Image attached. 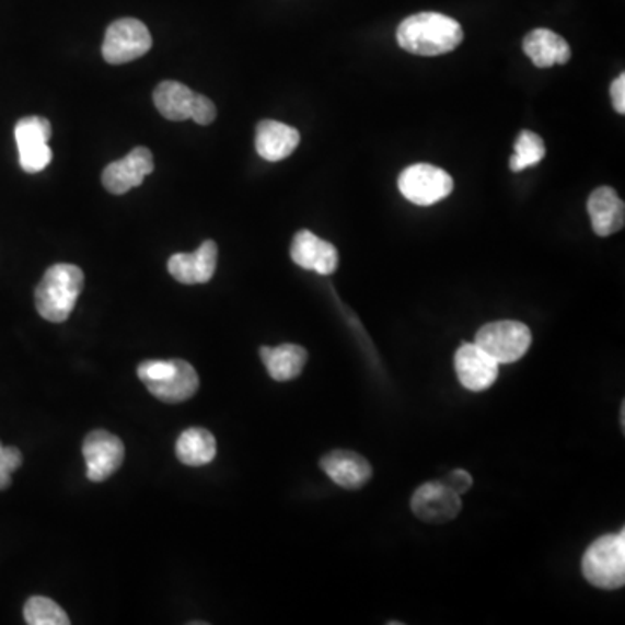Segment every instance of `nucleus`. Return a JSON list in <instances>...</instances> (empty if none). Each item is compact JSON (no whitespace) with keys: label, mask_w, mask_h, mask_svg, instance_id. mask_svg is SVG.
Masks as SVG:
<instances>
[{"label":"nucleus","mask_w":625,"mask_h":625,"mask_svg":"<svg viewBox=\"0 0 625 625\" xmlns=\"http://www.w3.org/2000/svg\"><path fill=\"white\" fill-rule=\"evenodd\" d=\"M462 38L461 23L440 13L414 14L405 18L396 30V40L402 49L426 58L452 53L461 46Z\"/></svg>","instance_id":"obj_1"},{"label":"nucleus","mask_w":625,"mask_h":625,"mask_svg":"<svg viewBox=\"0 0 625 625\" xmlns=\"http://www.w3.org/2000/svg\"><path fill=\"white\" fill-rule=\"evenodd\" d=\"M84 289V274L76 265L50 266L35 289L38 315L50 324H63L72 315L77 299Z\"/></svg>","instance_id":"obj_2"},{"label":"nucleus","mask_w":625,"mask_h":625,"mask_svg":"<svg viewBox=\"0 0 625 625\" xmlns=\"http://www.w3.org/2000/svg\"><path fill=\"white\" fill-rule=\"evenodd\" d=\"M138 378L151 395L165 403L192 398L200 387L197 370L185 360H148L138 367Z\"/></svg>","instance_id":"obj_3"},{"label":"nucleus","mask_w":625,"mask_h":625,"mask_svg":"<svg viewBox=\"0 0 625 625\" xmlns=\"http://www.w3.org/2000/svg\"><path fill=\"white\" fill-rule=\"evenodd\" d=\"M582 574L594 588H622L625 583V532L597 539L582 558Z\"/></svg>","instance_id":"obj_4"},{"label":"nucleus","mask_w":625,"mask_h":625,"mask_svg":"<svg viewBox=\"0 0 625 625\" xmlns=\"http://www.w3.org/2000/svg\"><path fill=\"white\" fill-rule=\"evenodd\" d=\"M153 103L160 114L173 123L194 120L200 126H209L218 115V109L209 97L194 93L192 89L174 80H165L157 85Z\"/></svg>","instance_id":"obj_5"},{"label":"nucleus","mask_w":625,"mask_h":625,"mask_svg":"<svg viewBox=\"0 0 625 625\" xmlns=\"http://www.w3.org/2000/svg\"><path fill=\"white\" fill-rule=\"evenodd\" d=\"M475 343L499 363H514L529 351L532 332L521 322L502 320L483 325L476 334Z\"/></svg>","instance_id":"obj_6"},{"label":"nucleus","mask_w":625,"mask_h":625,"mask_svg":"<svg viewBox=\"0 0 625 625\" xmlns=\"http://www.w3.org/2000/svg\"><path fill=\"white\" fill-rule=\"evenodd\" d=\"M151 34L143 22L136 18H123L106 30L103 58L109 65H124L147 55L151 49Z\"/></svg>","instance_id":"obj_7"},{"label":"nucleus","mask_w":625,"mask_h":625,"mask_svg":"<svg viewBox=\"0 0 625 625\" xmlns=\"http://www.w3.org/2000/svg\"><path fill=\"white\" fill-rule=\"evenodd\" d=\"M403 197L416 206H432L445 200L453 192V180L443 169L416 164L405 169L398 177Z\"/></svg>","instance_id":"obj_8"},{"label":"nucleus","mask_w":625,"mask_h":625,"mask_svg":"<svg viewBox=\"0 0 625 625\" xmlns=\"http://www.w3.org/2000/svg\"><path fill=\"white\" fill-rule=\"evenodd\" d=\"M53 127L49 120L37 115L22 118L14 127L20 165L25 173H40L53 160V151L49 148V139Z\"/></svg>","instance_id":"obj_9"},{"label":"nucleus","mask_w":625,"mask_h":625,"mask_svg":"<svg viewBox=\"0 0 625 625\" xmlns=\"http://www.w3.org/2000/svg\"><path fill=\"white\" fill-rule=\"evenodd\" d=\"M82 453L85 459V475L91 482L100 483L120 470L126 458V447L123 440L112 432L96 429L85 437Z\"/></svg>","instance_id":"obj_10"},{"label":"nucleus","mask_w":625,"mask_h":625,"mask_svg":"<svg viewBox=\"0 0 625 625\" xmlns=\"http://www.w3.org/2000/svg\"><path fill=\"white\" fill-rule=\"evenodd\" d=\"M453 363L462 386L475 393L494 386L499 375V361L476 343H464L455 352Z\"/></svg>","instance_id":"obj_11"},{"label":"nucleus","mask_w":625,"mask_h":625,"mask_svg":"<svg viewBox=\"0 0 625 625\" xmlns=\"http://www.w3.org/2000/svg\"><path fill=\"white\" fill-rule=\"evenodd\" d=\"M410 508L426 523H447L461 512V496L445 487L440 479L428 482L412 496Z\"/></svg>","instance_id":"obj_12"},{"label":"nucleus","mask_w":625,"mask_h":625,"mask_svg":"<svg viewBox=\"0 0 625 625\" xmlns=\"http://www.w3.org/2000/svg\"><path fill=\"white\" fill-rule=\"evenodd\" d=\"M153 169H155L153 153L148 148L138 147L123 160L112 162L103 171L101 181L109 194L124 195L129 189L143 185L144 177L153 173Z\"/></svg>","instance_id":"obj_13"},{"label":"nucleus","mask_w":625,"mask_h":625,"mask_svg":"<svg viewBox=\"0 0 625 625\" xmlns=\"http://www.w3.org/2000/svg\"><path fill=\"white\" fill-rule=\"evenodd\" d=\"M290 257L299 268L316 271L319 275H332L339 266L337 248L310 230L296 233L290 245Z\"/></svg>","instance_id":"obj_14"},{"label":"nucleus","mask_w":625,"mask_h":625,"mask_svg":"<svg viewBox=\"0 0 625 625\" xmlns=\"http://www.w3.org/2000/svg\"><path fill=\"white\" fill-rule=\"evenodd\" d=\"M218 266V245L212 240H206L192 254H174L167 263L169 274L180 283L197 286L212 280Z\"/></svg>","instance_id":"obj_15"},{"label":"nucleus","mask_w":625,"mask_h":625,"mask_svg":"<svg viewBox=\"0 0 625 625\" xmlns=\"http://www.w3.org/2000/svg\"><path fill=\"white\" fill-rule=\"evenodd\" d=\"M320 467L332 482L348 490H358L372 478V466L360 453L334 450L320 461Z\"/></svg>","instance_id":"obj_16"},{"label":"nucleus","mask_w":625,"mask_h":625,"mask_svg":"<svg viewBox=\"0 0 625 625\" xmlns=\"http://www.w3.org/2000/svg\"><path fill=\"white\" fill-rule=\"evenodd\" d=\"M588 212L592 230L598 236H610L624 228V201L610 186H601L592 192L588 200Z\"/></svg>","instance_id":"obj_17"},{"label":"nucleus","mask_w":625,"mask_h":625,"mask_svg":"<svg viewBox=\"0 0 625 625\" xmlns=\"http://www.w3.org/2000/svg\"><path fill=\"white\" fill-rule=\"evenodd\" d=\"M301 135L294 127L277 120H263L257 124L256 150L261 159L268 162H280L294 153L299 147Z\"/></svg>","instance_id":"obj_18"},{"label":"nucleus","mask_w":625,"mask_h":625,"mask_svg":"<svg viewBox=\"0 0 625 625\" xmlns=\"http://www.w3.org/2000/svg\"><path fill=\"white\" fill-rule=\"evenodd\" d=\"M523 50L537 68L567 65L571 58V49L567 40L547 28L532 30L523 40Z\"/></svg>","instance_id":"obj_19"},{"label":"nucleus","mask_w":625,"mask_h":625,"mask_svg":"<svg viewBox=\"0 0 625 625\" xmlns=\"http://www.w3.org/2000/svg\"><path fill=\"white\" fill-rule=\"evenodd\" d=\"M261 360L268 370L269 378L277 382L294 381L302 374L306 366L308 351L298 345H280L277 348L263 346L259 349Z\"/></svg>","instance_id":"obj_20"},{"label":"nucleus","mask_w":625,"mask_h":625,"mask_svg":"<svg viewBox=\"0 0 625 625\" xmlns=\"http://www.w3.org/2000/svg\"><path fill=\"white\" fill-rule=\"evenodd\" d=\"M216 452V438L207 429L189 428L177 438L176 455L185 466H207L215 461Z\"/></svg>","instance_id":"obj_21"},{"label":"nucleus","mask_w":625,"mask_h":625,"mask_svg":"<svg viewBox=\"0 0 625 625\" xmlns=\"http://www.w3.org/2000/svg\"><path fill=\"white\" fill-rule=\"evenodd\" d=\"M546 157V144L541 136L532 130H521L514 143V153L509 159L512 173H521L525 169L537 165Z\"/></svg>","instance_id":"obj_22"},{"label":"nucleus","mask_w":625,"mask_h":625,"mask_svg":"<svg viewBox=\"0 0 625 625\" xmlns=\"http://www.w3.org/2000/svg\"><path fill=\"white\" fill-rule=\"evenodd\" d=\"M25 621L30 625H68V618L65 610L59 606L55 601L49 598L34 597L26 601Z\"/></svg>","instance_id":"obj_23"},{"label":"nucleus","mask_w":625,"mask_h":625,"mask_svg":"<svg viewBox=\"0 0 625 625\" xmlns=\"http://www.w3.org/2000/svg\"><path fill=\"white\" fill-rule=\"evenodd\" d=\"M23 455L16 447H4L0 443V490L11 485V475L22 466Z\"/></svg>","instance_id":"obj_24"},{"label":"nucleus","mask_w":625,"mask_h":625,"mask_svg":"<svg viewBox=\"0 0 625 625\" xmlns=\"http://www.w3.org/2000/svg\"><path fill=\"white\" fill-rule=\"evenodd\" d=\"M440 482L445 487H449L450 490L455 491L458 496L466 494L473 487V476L464 470H453L452 473H449L445 478H441Z\"/></svg>","instance_id":"obj_25"},{"label":"nucleus","mask_w":625,"mask_h":625,"mask_svg":"<svg viewBox=\"0 0 625 625\" xmlns=\"http://www.w3.org/2000/svg\"><path fill=\"white\" fill-rule=\"evenodd\" d=\"M610 94H612L613 108L618 114H625V76L621 73L617 79L613 80L612 88H610Z\"/></svg>","instance_id":"obj_26"}]
</instances>
